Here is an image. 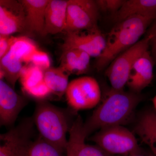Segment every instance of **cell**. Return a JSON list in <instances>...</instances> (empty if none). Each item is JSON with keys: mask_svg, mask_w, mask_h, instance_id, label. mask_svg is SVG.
I'll return each mask as SVG.
<instances>
[{"mask_svg": "<svg viewBox=\"0 0 156 156\" xmlns=\"http://www.w3.org/2000/svg\"><path fill=\"white\" fill-rule=\"evenodd\" d=\"M27 30L26 12L20 1H0V35Z\"/></svg>", "mask_w": 156, "mask_h": 156, "instance_id": "30bf717a", "label": "cell"}, {"mask_svg": "<svg viewBox=\"0 0 156 156\" xmlns=\"http://www.w3.org/2000/svg\"><path fill=\"white\" fill-rule=\"evenodd\" d=\"M141 100L139 94L111 88L102 103L83 123L85 135L88 137L96 130L110 126H122L127 122Z\"/></svg>", "mask_w": 156, "mask_h": 156, "instance_id": "6da1fadb", "label": "cell"}, {"mask_svg": "<svg viewBox=\"0 0 156 156\" xmlns=\"http://www.w3.org/2000/svg\"><path fill=\"white\" fill-rule=\"evenodd\" d=\"M154 63L149 50L135 62L126 84L131 92L139 94L150 85L153 79Z\"/></svg>", "mask_w": 156, "mask_h": 156, "instance_id": "4fadbf2b", "label": "cell"}, {"mask_svg": "<svg viewBox=\"0 0 156 156\" xmlns=\"http://www.w3.org/2000/svg\"><path fill=\"white\" fill-rule=\"evenodd\" d=\"M67 103L74 111L95 107L101 99V91L95 78L83 76L71 81L66 92Z\"/></svg>", "mask_w": 156, "mask_h": 156, "instance_id": "8992f818", "label": "cell"}, {"mask_svg": "<svg viewBox=\"0 0 156 156\" xmlns=\"http://www.w3.org/2000/svg\"><path fill=\"white\" fill-rule=\"evenodd\" d=\"M63 153L40 136L30 143L22 156H64Z\"/></svg>", "mask_w": 156, "mask_h": 156, "instance_id": "7402d4cb", "label": "cell"}, {"mask_svg": "<svg viewBox=\"0 0 156 156\" xmlns=\"http://www.w3.org/2000/svg\"><path fill=\"white\" fill-rule=\"evenodd\" d=\"M153 103L155 111L156 112V95L153 99Z\"/></svg>", "mask_w": 156, "mask_h": 156, "instance_id": "f1b7e54d", "label": "cell"}, {"mask_svg": "<svg viewBox=\"0 0 156 156\" xmlns=\"http://www.w3.org/2000/svg\"><path fill=\"white\" fill-rule=\"evenodd\" d=\"M151 38L150 35L148 34L145 38L120 54L109 64L105 75L110 83L112 89L124 90L134 62L148 50Z\"/></svg>", "mask_w": 156, "mask_h": 156, "instance_id": "5b68a950", "label": "cell"}, {"mask_svg": "<svg viewBox=\"0 0 156 156\" xmlns=\"http://www.w3.org/2000/svg\"><path fill=\"white\" fill-rule=\"evenodd\" d=\"M26 12L27 30L44 35L45 14L49 0H21Z\"/></svg>", "mask_w": 156, "mask_h": 156, "instance_id": "9a60e30c", "label": "cell"}, {"mask_svg": "<svg viewBox=\"0 0 156 156\" xmlns=\"http://www.w3.org/2000/svg\"><path fill=\"white\" fill-rule=\"evenodd\" d=\"M114 156H115L114 155ZM147 156L144 154H140V155H131V156Z\"/></svg>", "mask_w": 156, "mask_h": 156, "instance_id": "f546056e", "label": "cell"}, {"mask_svg": "<svg viewBox=\"0 0 156 156\" xmlns=\"http://www.w3.org/2000/svg\"><path fill=\"white\" fill-rule=\"evenodd\" d=\"M32 64L45 71L50 67L51 61L48 54L44 51L37 50L32 58Z\"/></svg>", "mask_w": 156, "mask_h": 156, "instance_id": "d4e9b609", "label": "cell"}, {"mask_svg": "<svg viewBox=\"0 0 156 156\" xmlns=\"http://www.w3.org/2000/svg\"><path fill=\"white\" fill-rule=\"evenodd\" d=\"M154 17L132 16L117 23L109 33L105 48L97 58L96 68L101 71L120 54L139 41Z\"/></svg>", "mask_w": 156, "mask_h": 156, "instance_id": "7a4b0ae2", "label": "cell"}, {"mask_svg": "<svg viewBox=\"0 0 156 156\" xmlns=\"http://www.w3.org/2000/svg\"><path fill=\"white\" fill-rule=\"evenodd\" d=\"M125 0H97L95 1L99 11L109 12L112 15L121 8Z\"/></svg>", "mask_w": 156, "mask_h": 156, "instance_id": "cb8c5ba5", "label": "cell"}, {"mask_svg": "<svg viewBox=\"0 0 156 156\" xmlns=\"http://www.w3.org/2000/svg\"><path fill=\"white\" fill-rule=\"evenodd\" d=\"M22 60L11 51L0 59L1 80L5 79L7 83L14 89L20 78L23 66Z\"/></svg>", "mask_w": 156, "mask_h": 156, "instance_id": "d6986e66", "label": "cell"}, {"mask_svg": "<svg viewBox=\"0 0 156 156\" xmlns=\"http://www.w3.org/2000/svg\"><path fill=\"white\" fill-rule=\"evenodd\" d=\"M15 38L11 35H0V59L9 53Z\"/></svg>", "mask_w": 156, "mask_h": 156, "instance_id": "4316f807", "label": "cell"}, {"mask_svg": "<svg viewBox=\"0 0 156 156\" xmlns=\"http://www.w3.org/2000/svg\"><path fill=\"white\" fill-rule=\"evenodd\" d=\"M67 5L66 0H49L45 14L44 35L64 32Z\"/></svg>", "mask_w": 156, "mask_h": 156, "instance_id": "5bb4252c", "label": "cell"}, {"mask_svg": "<svg viewBox=\"0 0 156 156\" xmlns=\"http://www.w3.org/2000/svg\"><path fill=\"white\" fill-rule=\"evenodd\" d=\"M33 122L43 139L62 152H66V134L73 122H71L69 114L49 102L41 101L37 104Z\"/></svg>", "mask_w": 156, "mask_h": 156, "instance_id": "3957f363", "label": "cell"}, {"mask_svg": "<svg viewBox=\"0 0 156 156\" xmlns=\"http://www.w3.org/2000/svg\"><path fill=\"white\" fill-rule=\"evenodd\" d=\"M148 34L150 35L151 38L150 42V46H151L152 53L154 62L156 63V18Z\"/></svg>", "mask_w": 156, "mask_h": 156, "instance_id": "83f0119b", "label": "cell"}, {"mask_svg": "<svg viewBox=\"0 0 156 156\" xmlns=\"http://www.w3.org/2000/svg\"><path fill=\"white\" fill-rule=\"evenodd\" d=\"M33 120H26L5 134H1L0 156H22L32 140Z\"/></svg>", "mask_w": 156, "mask_h": 156, "instance_id": "ba28073f", "label": "cell"}, {"mask_svg": "<svg viewBox=\"0 0 156 156\" xmlns=\"http://www.w3.org/2000/svg\"><path fill=\"white\" fill-rule=\"evenodd\" d=\"M59 66L68 74L80 75L89 69L91 56L86 52L76 49L63 50Z\"/></svg>", "mask_w": 156, "mask_h": 156, "instance_id": "ac0fdd59", "label": "cell"}, {"mask_svg": "<svg viewBox=\"0 0 156 156\" xmlns=\"http://www.w3.org/2000/svg\"><path fill=\"white\" fill-rule=\"evenodd\" d=\"M22 96L3 80H0V124L10 126L16 121L18 115L26 105Z\"/></svg>", "mask_w": 156, "mask_h": 156, "instance_id": "8fae6325", "label": "cell"}, {"mask_svg": "<svg viewBox=\"0 0 156 156\" xmlns=\"http://www.w3.org/2000/svg\"><path fill=\"white\" fill-rule=\"evenodd\" d=\"M99 11L95 1L68 0L64 32L71 33L97 27Z\"/></svg>", "mask_w": 156, "mask_h": 156, "instance_id": "52a82bcc", "label": "cell"}, {"mask_svg": "<svg viewBox=\"0 0 156 156\" xmlns=\"http://www.w3.org/2000/svg\"><path fill=\"white\" fill-rule=\"evenodd\" d=\"M106 39L97 27L87 30L66 34L62 48L63 50L78 49L86 52L91 57L98 58L105 48Z\"/></svg>", "mask_w": 156, "mask_h": 156, "instance_id": "9c48e42d", "label": "cell"}, {"mask_svg": "<svg viewBox=\"0 0 156 156\" xmlns=\"http://www.w3.org/2000/svg\"><path fill=\"white\" fill-rule=\"evenodd\" d=\"M90 140L112 155L144 154L134 134L121 125L101 128L90 137Z\"/></svg>", "mask_w": 156, "mask_h": 156, "instance_id": "277c9868", "label": "cell"}, {"mask_svg": "<svg viewBox=\"0 0 156 156\" xmlns=\"http://www.w3.org/2000/svg\"><path fill=\"white\" fill-rule=\"evenodd\" d=\"M134 131L156 156V112L147 110L141 114L134 126Z\"/></svg>", "mask_w": 156, "mask_h": 156, "instance_id": "e0dca14e", "label": "cell"}, {"mask_svg": "<svg viewBox=\"0 0 156 156\" xmlns=\"http://www.w3.org/2000/svg\"><path fill=\"white\" fill-rule=\"evenodd\" d=\"M44 71L32 64L23 66L20 80L22 89L26 92L44 81Z\"/></svg>", "mask_w": 156, "mask_h": 156, "instance_id": "603a6c76", "label": "cell"}, {"mask_svg": "<svg viewBox=\"0 0 156 156\" xmlns=\"http://www.w3.org/2000/svg\"><path fill=\"white\" fill-rule=\"evenodd\" d=\"M69 76L60 66L50 67L44 73V81L51 93L61 98L68 87Z\"/></svg>", "mask_w": 156, "mask_h": 156, "instance_id": "ffe728a7", "label": "cell"}, {"mask_svg": "<svg viewBox=\"0 0 156 156\" xmlns=\"http://www.w3.org/2000/svg\"><path fill=\"white\" fill-rule=\"evenodd\" d=\"M37 50L36 45L32 40L27 37L21 36L15 37L10 50L23 62L29 63L31 61L34 53Z\"/></svg>", "mask_w": 156, "mask_h": 156, "instance_id": "44dd1931", "label": "cell"}, {"mask_svg": "<svg viewBox=\"0 0 156 156\" xmlns=\"http://www.w3.org/2000/svg\"><path fill=\"white\" fill-rule=\"evenodd\" d=\"M83 123L82 118L79 115L73 122L69 131L66 156H114L98 146L85 143L87 137L83 129Z\"/></svg>", "mask_w": 156, "mask_h": 156, "instance_id": "7c38bea8", "label": "cell"}, {"mask_svg": "<svg viewBox=\"0 0 156 156\" xmlns=\"http://www.w3.org/2000/svg\"><path fill=\"white\" fill-rule=\"evenodd\" d=\"M26 93L32 97L39 99H44L51 94L44 81H43L36 87L30 89Z\"/></svg>", "mask_w": 156, "mask_h": 156, "instance_id": "484cf974", "label": "cell"}, {"mask_svg": "<svg viewBox=\"0 0 156 156\" xmlns=\"http://www.w3.org/2000/svg\"><path fill=\"white\" fill-rule=\"evenodd\" d=\"M134 16L156 18V0H125L122 6L113 15L115 22L119 23Z\"/></svg>", "mask_w": 156, "mask_h": 156, "instance_id": "2e32d148", "label": "cell"}]
</instances>
